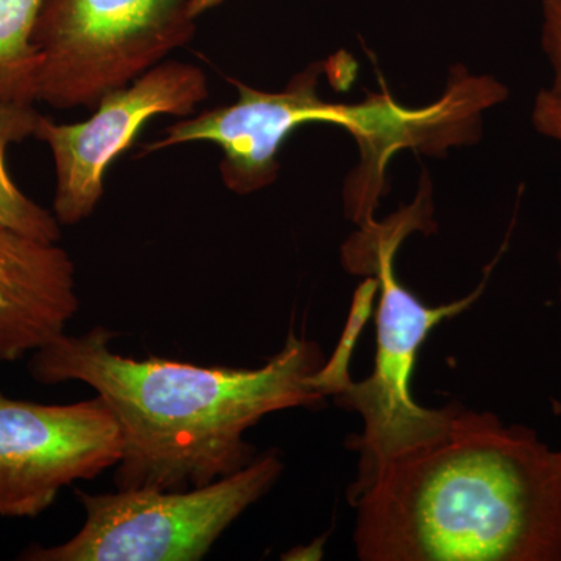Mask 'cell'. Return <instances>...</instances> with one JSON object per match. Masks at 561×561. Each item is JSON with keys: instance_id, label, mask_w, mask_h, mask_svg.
<instances>
[{"instance_id": "3", "label": "cell", "mask_w": 561, "mask_h": 561, "mask_svg": "<svg viewBox=\"0 0 561 561\" xmlns=\"http://www.w3.org/2000/svg\"><path fill=\"white\" fill-rule=\"evenodd\" d=\"M430 191L421 190L411 208L398 214L400 217L383 227L375 224L365 228L343 247L345 267L376 276L379 289L375 368L367 379H350L335 394L339 404L359 413L364 421L359 437L350 442V448L359 453V476L354 483L367 481L382 461L434 437L457 409H427L413 400V368L431 331L470 308L483 286L463 300L431 308L402 286L393 268L402 239L416 228L423 230V219H430Z\"/></svg>"}, {"instance_id": "4", "label": "cell", "mask_w": 561, "mask_h": 561, "mask_svg": "<svg viewBox=\"0 0 561 561\" xmlns=\"http://www.w3.org/2000/svg\"><path fill=\"white\" fill-rule=\"evenodd\" d=\"M190 0H44L33 31V98L55 110H94L190 44Z\"/></svg>"}, {"instance_id": "14", "label": "cell", "mask_w": 561, "mask_h": 561, "mask_svg": "<svg viewBox=\"0 0 561 561\" xmlns=\"http://www.w3.org/2000/svg\"><path fill=\"white\" fill-rule=\"evenodd\" d=\"M224 2L225 0H190L192 18L198 20L206 11L217 9V7L221 5Z\"/></svg>"}, {"instance_id": "2", "label": "cell", "mask_w": 561, "mask_h": 561, "mask_svg": "<svg viewBox=\"0 0 561 561\" xmlns=\"http://www.w3.org/2000/svg\"><path fill=\"white\" fill-rule=\"evenodd\" d=\"M113 337L103 327L62 334L32 353L28 371L39 383H87L105 401L122 432L119 490H191L227 478L254 460L243 438L250 427L327 398L316 382L319 345L294 332L260 368L136 360L114 353Z\"/></svg>"}, {"instance_id": "11", "label": "cell", "mask_w": 561, "mask_h": 561, "mask_svg": "<svg viewBox=\"0 0 561 561\" xmlns=\"http://www.w3.org/2000/svg\"><path fill=\"white\" fill-rule=\"evenodd\" d=\"M44 0H0V101L33 103L38 55L32 38Z\"/></svg>"}, {"instance_id": "7", "label": "cell", "mask_w": 561, "mask_h": 561, "mask_svg": "<svg viewBox=\"0 0 561 561\" xmlns=\"http://www.w3.org/2000/svg\"><path fill=\"white\" fill-rule=\"evenodd\" d=\"M209 98L201 66L162 61L149 72L103 95L90 119L57 124L41 116L35 136L55 164L54 214L66 227L90 219L103 195L110 165L158 116L190 117Z\"/></svg>"}, {"instance_id": "9", "label": "cell", "mask_w": 561, "mask_h": 561, "mask_svg": "<svg viewBox=\"0 0 561 561\" xmlns=\"http://www.w3.org/2000/svg\"><path fill=\"white\" fill-rule=\"evenodd\" d=\"M79 308L68 251L0 225V362L49 345Z\"/></svg>"}, {"instance_id": "15", "label": "cell", "mask_w": 561, "mask_h": 561, "mask_svg": "<svg viewBox=\"0 0 561 561\" xmlns=\"http://www.w3.org/2000/svg\"><path fill=\"white\" fill-rule=\"evenodd\" d=\"M559 265H560V298H561V250H560V253H559Z\"/></svg>"}, {"instance_id": "6", "label": "cell", "mask_w": 561, "mask_h": 561, "mask_svg": "<svg viewBox=\"0 0 561 561\" xmlns=\"http://www.w3.org/2000/svg\"><path fill=\"white\" fill-rule=\"evenodd\" d=\"M327 69L328 62L308 66L278 92L254 90L232 80L238 101L169 125L160 139L142 147V154L180 144H216L221 150L219 172L225 186L249 195L275 183L280 147L302 125H339L351 133L360 151L373 149L389 125L391 95L370 94L350 105L324 101L319 77Z\"/></svg>"}, {"instance_id": "5", "label": "cell", "mask_w": 561, "mask_h": 561, "mask_svg": "<svg viewBox=\"0 0 561 561\" xmlns=\"http://www.w3.org/2000/svg\"><path fill=\"white\" fill-rule=\"evenodd\" d=\"M275 451L227 478L181 491L77 490L84 524L70 540L22 553L31 561H198L283 472Z\"/></svg>"}, {"instance_id": "1", "label": "cell", "mask_w": 561, "mask_h": 561, "mask_svg": "<svg viewBox=\"0 0 561 561\" xmlns=\"http://www.w3.org/2000/svg\"><path fill=\"white\" fill-rule=\"evenodd\" d=\"M365 561H561V453L457 408L434 437L353 483Z\"/></svg>"}, {"instance_id": "8", "label": "cell", "mask_w": 561, "mask_h": 561, "mask_svg": "<svg viewBox=\"0 0 561 561\" xmlns=\"http://www.w3.org/2000/svg\"><path fill=\"white\" fill-rule=\"evenodd\" d=\"M121 456V426L101 397L49 405L0 391V516L35 518L65 486L98 478Z\"/></svg>"}, {"instance_id": "10", "label": "cell", "mask_w": 561, "mask_h": 561, "mask_svg": "<svg viewBox=\"0 0 561 561\" xmlns=\"http://www.w3.org/2000/svg\"><path fill=\"white\" fill-rule=\"evenodd\" d=\"M41 116L33 103L0 101V225L38 241L58 243L60 221L16 186L5 162L11 144L35 136Z\"/></svg>"}, {"instance_id": "12", "label": "cell", "mask_w": 561, "mask_h": 561, "mask_svg": "<svg viewBox=\"0 0 561 561\" xmlns=\"http://www.w3.org/2000/svg\"><path fill=\"white\" fill-rule=\"evenodd\" d=\"M541 46L552 69V90L561 92V0H541Z\"/></svg>"}, {"instance_id": "13", "label": "cell", "mask_w": 561, "mask_h": 561, "mask_svg": "<svg viewBox=\"0 0 561 561\" xmlns=\"http://www.w3.org/2000/svg\"><path fill=\"white\" fill-rule=\"evenodd\" d=\"M531 124L540 135L561 144V92L552 88L538 92L531 110Z\"/></svg>"}]
</instances>
